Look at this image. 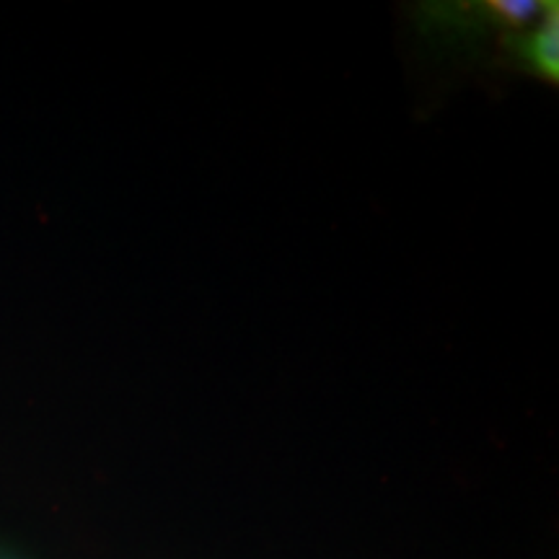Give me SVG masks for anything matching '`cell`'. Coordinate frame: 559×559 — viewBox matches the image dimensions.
Here are the masks:
<instances>
[{"label": "cell", "instance_id": "cell-1", "mask_svg": "<svg viewBox=\"0 0 559 559\" xmlns=\"http://www.w3.org/2000/svg\"><path fill=\"white\" fill-rule=\"evenodd\" d=\"M519 52L526 58L528 68L544 79L557 81V11L547 13L539 26L519 39Z\"/></svg>", "mask_w": 559, "mask_h": 559}]
</instances>
